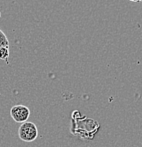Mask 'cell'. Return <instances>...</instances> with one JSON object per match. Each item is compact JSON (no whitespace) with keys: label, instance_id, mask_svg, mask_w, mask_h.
Returning a JSON list of instances; mask_svg holds the SVG:
<instances>
[{"label":"cell","instance_id":"obj_4","mask_svg":"<svg viewBox=\"0 0 142 147\" xmlns=\"http://www.w3.org/2000/svg\"><path fill=\"white\" fill-rule=\"evenodd\" d=\"M9 56V48H7V47H0V59L8 62Z\"/></svg>","mask_w":142,"mask_h":147},{"label":"cell","instance_id":"obj_1","mask_svg":"<svg viewBox=\"0 0 142 147\" xmlns=\"http://www.w3.org/2000/svg\"><path fill=\"white\" fill-rule=\"evenodd\" d=\"M19 138L25 142H32L37 139L38 130L36 125L31 122L22 123L18 130Z\"/></svg>","mask_w":142,"mask_h":147},{"label":"cell","instance_id":"obj_2","mask_svg":"<svg viewBox=\"0 0 142 147\" xmlns=\"http://www.w3.org/2000/svg\"><path fill=\"white\" fill-rule=\"evenodd\" d=\"M10 115L12 119L16 122L24 123L28 120L30 116V110L25 105H15L11 109Z\"/></svg>","mask_w":142,"mask_h":147},{"label":"cell","instance_id":"obj_3","mask_svg":"<svg viewBox=\"0 0 142 147\" xmlns=\"http://www.w3.org/2000/svg\"><path fill=\"white\" fill-rule=\"evenodd\" d=\"M9 42L7 36L3 33L2 30H1V29H0V47L9 48Z\"/></svg>","mask_w":142,"mask_h":147}]
</instances>
